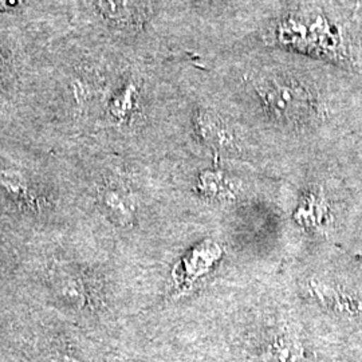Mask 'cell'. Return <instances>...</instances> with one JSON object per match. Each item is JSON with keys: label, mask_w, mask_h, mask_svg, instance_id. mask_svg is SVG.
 <instances>
[{"label": "cell", "mask_w": 362, "mask_h": 362, "mask_svg": "<svg viewBox=\"0 0 362 362\" xmlns=\"http://www.w3.org/2000/svg\"><path fill=\"white\" fill-rule=\"evenodd\" d=\"M105 203H106L107 208H109L113 214L118 215L119 218H127V219L129 218V206H127V204L122 202V199H121V196H119L118 192H115V191L107 192L106 196H105Z\"/></svg>", "instance_id": "4"}, {"label": "cell", "mask_w": 362, "mask_h": 362, "mask_svg": "<svg viewBox=\"0 0 362 362\" xmlns=\"http://www.w3.org/2000/svg\"><path fill=\"white\" fill-rule=\"evenodd\" d=\"M199 182L202 191L214 197H227L235 191L233 177L220 169H207L202 172Z\"/></svg>", "instance_id": "2"}, {"label": "cell", "mask_w": 362, "mask_h": 362, "mask_svg": "<svg viewBox=\"0 0 362 362\" xmlns=\"http://www.w3.org/2000/svg\"><path fill=\"white\" fill-rule=\"evenodd\" d=\"M78 281L79 279H77V276L66 270H59L57 275H54V282L58 293L71 303L79 302L82 296Z\"/></svg>", "instance_id": "3"}, {"label": "cell", "mask_w": 362, "mask_h": 362, "mask_svg": "<svg viewBox=\"0 0 362 362\" xmlns=\"http://www.w3.org/2000/svg\"><path fill=\"white\" fill-rule=\"evenodd\" d=\"M246 40L362 76L361 31L336 0H285Z\"/></svg>", "instance_id": "1"}]
</instances>
